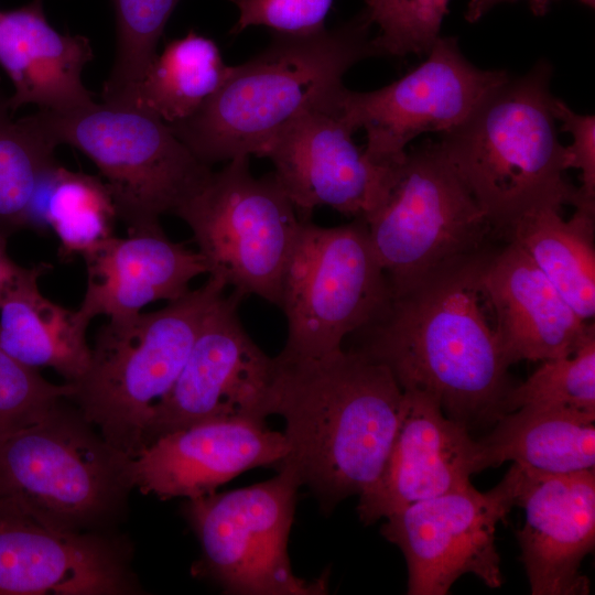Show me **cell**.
Listing matches in <instances>:
<instances>
[{"label":"cell","instance_id":"cell-1","mask_svg":"<svg viewBox=\"0 0 595 595\" xmlns=\"http://www.w3.org/2000/svg\"><path fill=\"white\" fill-rule=\"evenodd\" d=\"M489 252L391 293L382 313L357 332L356 349L386 365L403 391L430 396L468 429L495 423L512 387L482 282Z\"/></svg>","mask_w":595,"mask_h":595},{"label":"cell","instance_id":"cell-2","mask_svg":"<svg viewBox=\"0 0 595 595\" xmlns=\"http://www.w3.org/2000/svg\"><path fill=\"white\" fill-rule=\"evenodd\" d=\"M273 358L269 413L284 419L288 446L278 468L291 469L329 511L380 476L403 390L386 365L356 348Z\"/></svg>","mask_w":595,"mask_h":595},{"label":"cell","instance_id":"cell-3","mask_svg":"<svg viewBox=\"0 0 595 595\" xmlns=\"http://www.w3.org/2000/svg\"><path fill=\"white\" fill-rule=\"evenodd\" d=\"M370 25L364 12L315 34H275L260 54L232 66L192 117L169 126L209 166L237 156H260L288 125L335 95L353 65L377 56Z\"/></svg>","mask_w":595,"mask_h":595},{"label":"cell","instance_id":"cell-4","mask_svg":"<svg viewBox=\"0 0 595 595\" xmlns=\"http://www.w3.org/2000/svg\"><path fill=\"white\" fill-rule=\"evenodd\" d=\"M552 67L540 61L528 74L495 88L441 145L494 231L505 234L543 207L586 205L565 177L550 91Z\"/></svg>","mask_w":595,"mask_h":595},{"label":"cell","instance_id":"cell-5","mask_svg":"<svg viewBox=\"0 0 595 595\" xmlns=\"http://www.w3.org/2000/svg\"><path fill=\"white\" fill-rule=\"evenodd\" d=\"M227 285L213 277L166 306L99 327L86 371L73 385L78 411L116 451L143 447L156 404L176 381L194 340Z\"/></svg>","mask_w":595,"mask_h":595},{"label":"cell","instance_id":"cell-6","mask_svg":"<svg viewBox=\"0 0 595 595\" xmlns=\"http://www.w3.org/2000/svg\"><path fill=\"white\" fill-rule=\"evenodd\" d=\"M32 117L52 144L72 145L96 164L128 231L176 215L213 173L167 123L139 108L94 101Z\"/></svg>","mask_w":595,"mask_h":595},{"label":"cell","instance_id":"cell-7","mask_svg":"<svg viewBox=\"0 0 595 595\" xmlns=\"http://www.w3.org/2000/svg\"><path fill=\"white\" fill-rule=\"evenodd\" d=\"M128 459L61 401L0 443V502L46 527L80 532L108 517L131 489Z\"/></svg>","mask_w":595,"mask_h":595},{"label":"cell","instance_id":"cell-8","mask_svg":"<svg viewBox=\"0 0 595 595\" xmlns=\"http://www.w3.org/2000/svg\"><path fill=\"white\" fill-rule=\"evenodd\" d=\"M363 219L391 293L483 252L495 232L441 142L430 140L407 152Z\"/></svg>","mask_w":595,"mask_h":595},{"label":"cell","instance_id":"cell-9","mask_svg":"<svg viewBox=\"0 0 595 595\" xmlns=\"http://www.w3.org/2000/svg\"><path fill=\"white\" fill-rule=\"evenodd\" d=\"M391 296L366 221L323 227L302 220L282 278L288 334L280 354L315 358L372 323Z\"/></svg>","mask_w":595,"mask_h":595},{"label":"cell","instance_id":"cell-10","mask_svg":"<svg viewBox=\"0 0 595 595\" xmlns=\"http://www.w3.org/2000/svg\"><path fill=\"white\" fill-rule=\"evenodd\" d=\"M175 216L190 227L209 277L278 306L301 219L273 173L256 177L249 156L234 158Z\"/></svg>","mask_w":595,"mask_h":595},{"label":"cell","instance_id":"cell-11","mask_svg":"<svg viewBox=\"0 0 595 595\" xmlns=\"http://www.w3.org/2000/svg\"><path fill=\"white\" fill-rule=\"evenodd\" d=\"M300 486L291 469L280 467L266 482L187 499L184 515L202 545L201 571L228 594L326 593V575L300 578L289 559Z\"/></svg>","mask_w":595,"mask_h":595},{"label":"cell","instance_id":"cell-12","mask_svg":"<svg viewBox=\"0 0 595 595\" xmlns=\"http://www.w3.org/2000/svg\"><path fill=\"white\" fill-rule=\"evenodd\" d=\"M520 478L521 467L512 464L488 491L472 485L385 518L380 532L403 553L409 595H445L465 574L490 588L502 585L496 531L516 506Z\"/></svg>","mask_w":595,"mask_h":595},{"label":"cell","instance_id":"cell-13","mask_svg":"<svg viewBox=\"0 0 595 595\" xmlns=\"http://www.w3.org/2000/svg\"><path fill=\"white\" fill-rule=\"evenodd\" d=\"M426 60L400 79L377 90L343 87L338 104L355 131L364 129L366 156L382 166L403 161L409 142L424 132L459 126L498 86L505 71L480 69L462 54L457 40L439 36Z\"/></svg>","mask_w":595,"mask_h":595},{"label":"cell","instance_id":"cell-14","mask_svg":"<svg viewBox=\"0 0 595 595\" xmlns=\"http://www.w3.org/2000/svg\"><path fill=\"white\" fill-rule=\"evenodd\" d=\"M244 298L232 290L213 306L176 381L153 411L143 447L166 433L207 421L266 423L274 358L242 326L238 311Z\"/></svg>","mask_w":595,"mask_h":595},{"label":"cell","instance_id":"cell-15","mask_svg":"<svg viewBox=\"0 0 595 595\" xmlns=\"http://www.w3.org/2000/svg\"><path fill=\"white\" fill-rule=\"evenodd\" d=\"M344 87V86H343ZM343 87L302 113L264 148L274 176L302 220L318 206L365 218L381 201L394 166L370 161L338 104Z\"/></svg>","mask_w":595,"mask_h":595},{"label":"cell","instance_id":"cell-16","mask_svg":"<svg viewBox=\"0 0 595 595\" xmlns=\"http://www.w3.org/2000/svg\"><path fill=\"white\" fill-rule=\"evenodd\" d=\"M288 453L283 433L266 423L214 420L166 433L128 459L130 488L160 499L209 495L251 468L279 467Z\"/></svg>","mask_w":595,"mask_h":595},{"label":"cell","instance_id":"cell-17","mask_svg":"<svg viewBox=\"0 0 595 595\" xmlns=\"http://www.w3.org/2000/svg\"><path fill=\"white\" fill-rule=\"evenodd\" d=\"M483 470L478 442L430 396L403 391L399 426L378 479L359 495L365 524L421 500L472 486Z\"/></svg>","mask_w":595,"mask_h":595},{"label":"cell","instance_id":"cell-18","mask_svg":"<svg viewBox=\"0 0 595 595\" xmlns=\"http://www.w3.org/2000/svg\"><path fill=\"white\" fill-rule=\"evenodd\" d=\"M136 591L118 547L46 527L0 502V595H120Z\"/></svg>","mask_w":595,"mask_h":595},{"label":"cell","instance_id":"cell-19","mask_svg":"<svg viewBox=\"0 0 595 595\" xmlns=\"http://www.w3.org/2000/svg\"><path fill=\"white\" fill-rule=\"evenodd\" d=\"M516 506L526 515L517 538L531 594H588L581 564L595 545V468L550 474L521 467Z\"/></svg>","mask_w":595,"mask_h":595},{"label":"cell","instance_id":"cell-20","mask_svg":"<svg viewBox=\"0 0 595 595\" xmlns=\"http://www.w3.org/2000/svg\"><path fill=\"white\" fill-rule=\"evenodd\" d=\"M501 355L510 367L575 353L595 335L516 242L489 252L482 275Z\"/></svg>","mask_w":595,"mask_h":595},{"label":"cell","instance_id":"cell-21","mask_svg":"<svg viewBox=\"0 0 595 595\" xmlns=\"http://www.w3.org/2000/svg\"><path fill=\"white\" fill-rule=\"evenodd\" d=\"M82 257L87 288L78 311L89 322L98 315L130 317L151 302L176 300L207 273L202 255L172 241L161 225L113 235Z\"/></svg>","mask_w":595,"mask_h":595},{"label":"cell","instance_id":"cell-22","mask_svg":"<svg viewBox=\"0 0 595 595\" xmlns=\"http://www.w3.org/2000/svg\"><path fill=\"white\" fill-rule=\"evenodd\" d=\"M93 56L87 37L62 34L50 25L42 0L0 11V65L14 87L12 112L26 104L68 111L94 102L82 82Z\"/></svg>","mask_w":595,"mask_h":595},{"label":"cell","instance_id":"cell-23","mask_svg":"<svg viewBox=\"0 0 595 595\" xmlns=\"http://www.w3.org/2000/svg\"><path fill=\"white\" fill-rule=\"evenodd\" d=\"M595 414L527 405L502 414L477 440L482 468L512 462L523 468L565 474L594 469Z\"/></svg>","mask_w":595,"mask_h":595},{"label":"cell","instance_id":"cell-24","mask_svg":"<svg viewBox=\"0 0 595 595\" xmlns=\"http://www.w3.org/2000/svg\"><path fill=\"white\" fill-rule=\"evenodd\" d=\"M51 269L36 264L0 306V348L19 363L50 367L66 382H76L86 371L90 347L86 332L89 321L46 299L37 281Z\"/></svg>","mask_w":595,"mask_h":595},{"label":"cell","instance_id":"cell-25","mask_svg":"<svg viewBox=\"0 0 595 595\" xmlns=\"http://www.w3.org/2000/svg\"><path fill=\"white\" fill-rule=\"evenodd\" d=\"M559 208L523 215L507 232L584 321L595 315V208L576 207L563 219Z\"/></svg>","mask_w":595,"mask_h":595},{"label":"cell","instance_id":"cell-26","mask_svg":"<svg viewBox=\"0 0 595 595\" xmlns=\"http://www.w3.org/2000/svg\"><path fill=\"white\" fill-rule=\"evenodd\" d=\"M116 218L113 201L102 180L57 163L34 191L24 228L37 234L51 229L60 242V257L67 260L113 236Z\"/></svg>","mask_w":595,"mask_h":595},{"label":"cell","instance_id":"cell-27","mask_svg":"<svg viewBox=\"0 0 595 595\" xmlns=\"http://www.w3.org/2000/svg\"><path fill=\"white\" fill-rule=\"evenodd\" d=\"M231 69L212 39L191 31L156 54L130 107L148 111L167 125L181 122L218 90Z\"/></svg>","mask_w":595,"mask_h":595},{"label":"cell","instance_id":"cell-28","mask_svg":"<svg viewBox=\"0 0 595 595\" xmlns=\"http://www.w3.org/2000/svg\"><path fill=\"white\" fill-rule=\"evenodd\" d=\"M0 82V235L24 228L31 198L44 174L57 164L55 145L32 115L13 120Z\"/></svg>","mask_w":595,"mask_h":595},{"label":"cell","instance_id":"cell-29","mask_svg":"<svg viewBox=\"0 0 595 595\" xmlns=\"http://www.w3.org/2000/svg\"><path fill=\"white\" fill-rule=\"evenodd\" d=\"M181 0H112L116 26V58L101 99L129 101L143 74L156 56L165 24Z\"/></svg>","mask_w":595,"mask_h":595},{"label":"cell","instance_id":"cell-30","mask_svg":"<svg viewBox=\"0 0 595 595\" xmlns=\"http://www.w3.org/2000/svg\"><path fill=\"white\" fill-rule=\"evenodd\" d=\"M527 405L595 414V335L569 356L543 360L527 380L512 386L504 414Z\"/></svg>","mask_w":595,"mask_h":595},{"label":"cell","instance_id":"cell-31","mask_svg":"<svg viewBox=\"0 0 595 595\" xmlns=\"http://www.w3.org/2000/svg\"><path fill=\"white\" fill-rule=\"evenodd\" d=\"M73 393L72 383H52L0 348V443L39 422Z\"/></svg>","mask_w":595,"mask_h":595},{"label":"cell","instance_id":"cell-32","mask_svg":"<svg viewBox=\"0 0 595 595\" xmlns=\"http://www.w3.org/2000/svg\"><path fill=\"white\" fill-rule=\"evenodd\" d=\"M450 0H403L397 12L372 37L378 55L401 57L428 53L440 36Z\"/></svg>","mask_w":595,"mask_h":595},{"label":"cell","instance_id":"cell-33","mask_svg":"<svg viewBox=\"0 0 595 595\" xmlns=\"http://www.w3.org/2000/svg\"><path fill=\"white\" fill-rule=\"evenodd\" d=\"M239 10L232 33L252 25L272 29L275 34L311 35L325 29L334 0H229Z\"/></svg>","mask_w":595,"mask_h":595},{"label":"cell","instance_id":"cell-34","mask_svg":"<svg viewBox=\"0 0 595 595\" xmlns=\"http://www.w3.org/2000/svg\"><path fill=\"white\" fill-rule=\"evenodd\" d=\"M552 110L563 130L569 132L573 142L565 147L569 169L581 171L580 191L586 205L595 206V118L593 115H580L563 100L553 98Z\"/></svg>","mask_w":595,"mask_h":595},{"label":"cell","instance_id":"cell-35","mask_svg":"<svg viewBox=\"0 0 595 595\" xmlns=\"http://www.w3.org/2000/svg\"><path fill=\"white\" fill-rule=\"evenodd\" d=\"M8 237L0 235V306L8 294L34 270L17 264L7 252Z\"/></svg>","mask_w":595,"mask_h":595},{"label":"cell","instance_id":"cell-36","mask_svg":"<svg viewBox=\"0 0 595 595\" xmlns=\"http://www.w3.org/2000/svg\"><path fill=\"white\" fill-rule=\"evenodd\" d=\"M516 0H470L465 13L468 22H477L485 13H487L496 4ZM532 11L536 14H543L551 0H528Z\"/></svg>","mask_w":595,"mask_h":595},{"label":"cell","instance_id":"cell-37","mask_svg":"<svg viewBox=\"0 0 595 595\" xmlns=\"http://www.w3.org/2000/svg\"><path fill=\"white\" fill-rule=\"evenodd\" d=\"M403 0H366L365 14L370 23L382 26L399 9Z\"/></svg>","mask_w":595,"mask_h":595},{"label":"cell","instance_id":"cell-38","mask_svg":"<svg viewBox=\"0 0 595 595\" xmlns=\"http://www.w3.org/2000/svg\"><path fill=\"white\" fill-rule=\"evenodd\" d=\"M582 3L588 6L589 8H594L595 0H580Z\"/></svg>","mask_w":595,"mask_h":595}]
</instances>
